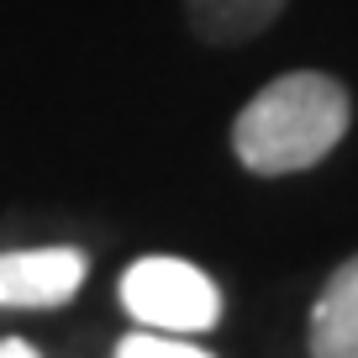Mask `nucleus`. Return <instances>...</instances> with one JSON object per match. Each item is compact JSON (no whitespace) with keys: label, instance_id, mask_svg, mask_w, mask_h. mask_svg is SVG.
I'll return each mask as SVG.
<instances>
[{"label":"nucleus","instance_id":"nucleus-2","mask_svg":"<svg viewBox=\"0 0 358 358\" xmlns=\"http://www.w3.org/2000/svg\"><path fill=\"white\" fill-rule=\"evenodd\" d=\"M122 306L127 316H137V327L148 332H174V337H195L211 332L222 322V290L206 268L185 264V258H137L122 274Z\"/></svg>","mask_w":358,"mask_h":358},{"label":"nucleus","instance_id":"nucleus-5","mask_svg":"<svg viewBox=\"0 0 358 358\" xmlns=\"http://www.w3.org/2000/svg\"><path fill=\"white\" fill-rule=\"evenodd\" d=\"M290 0H185V16H190V32L211 48H237L253 43L258 32L280 22V11Z\"/></svg>","mask_w":358,"mask_h":358},{"label":"nucleus","instance_id":"nucleus-4","mask_svg":"<svg viewBox=\"0 0 358 358\" xmlns=\"http://www.w3.org/2000/svg\"><path fill=\"white\" fill-rule=\"evenodd\" d=\"M311 358H358V253L327 274L311 306Z\"/></svg>","mask_w":358,"mask_h":358},{"label":"nucleus","instance_id":"nucleus-6","mask_svg":"<svg viewBox=\"0 0 358 358\" xmlns=\"http://www.w3.org/2000/svg\"><path fill=\"white\" fill-rule=\"evenodd\" d=\"M116 358H216V353H206V348L190 343V337L148 332V327H137V332H127L122 343H116Z\"/></svg>","mask_w":358,"mask_h":358},{"label":"nucleus","instance_id":"nucleus-7","mask_svg":"<svg viewBox=\"0 0 358 358\" xmlns=\"http://www.w3.org/2000/svg\"><path fill=\"white\" fill-rule=\"evenodd\" d=\"M0 358H43L32 343H22V337H0Z\"/></svg>","mask_w":358,"mask_h":358},{"label":"nucleus","instance_id":"nucleus-3","mask_svg":"<svg viewBox=\"0 0 358 358\" xmlns=\"http://www.w3.org/2000/svg\"><path fill=\"white\" fill-rule=\"evenodd\" d=\"M90 264L79 248H16L0 253V311H48L79 295Z\"/></svg>","mask_w":358,"mask_h":358},{"label":"nucleus","instance_id":"nucleus-1","mask_svg":"<svg viewBox=\"0 0 358 358\" xmlns=\"http://www.w3.org/2000/svg\"><path fill=\"white\" fill-rule=\"evenodd\" d=\"M353 122V95L322 69H290L268 79L232 122V153L253 174H301L316 169Z\"/></svg>","mask_w":358,"mask_h":358}]
</instances>
